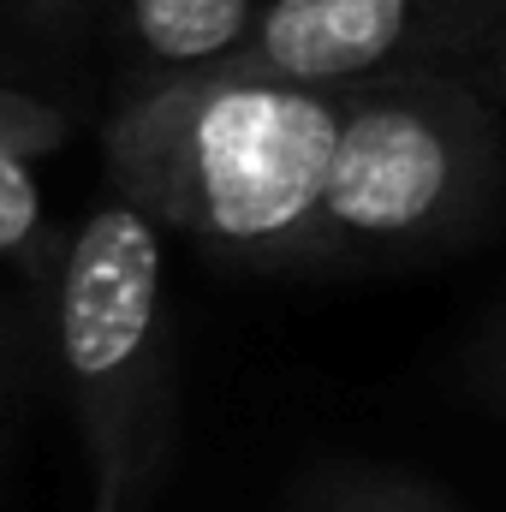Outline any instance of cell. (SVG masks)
Here are the masks:
<instances>
[{"mask_svg":"<svg viewBox=\"0 0 506 512\" xmlns=\"http://www.w3.org/2000/svg\"><path fill=\"white\" fill-rule=\"evenodd\" d=\"M340 90L239 66L137 84L102 126L108 197L251 274H316V209L340 137Z\"/></svg>","mask_w":506,"mask_h":512,"instance_id":"6da1fadb","label":"cell"},{"mask_svg":"<svg viewBox=\"0 0 506 512\" xmlns=\"http://www.w3.org/2000/svg\"><path fill=\"white\" fill-rule=\"evenodd\" d=\"M316 209V274H376L477 251L506 209V114L459 72L340 90Z\"/></svg>","mask_w":506,"mask_h":512,"instance_id":"7a4b0ae2","label":"cell"},{"mask_svg":"<svg viewBox=\"0 0 506 512\" xmlns=\"http://www.w3.org/2000/svg\"><path fill=\"white\" fill-rule=\"evenodd\" d=\"M286 512H465V507L441 483H429L423 471L334 453V459H316L286 489Z\"/></svg>","mask_w":506,"mask_h":512,"instance_id":"52a82bcc","label":"cell"},{"mask_svg":"<svg viewBox=\"0 0 506 512\" xmlns=\"http://www.w3.org/2000/svg\"><path fill=\"white\" fill-rule=\"evenodd\" d=\"M465 78H471L483 96H495V102L506 108V24H501V36H495V48H489V54H483Z\"/></svg>","mask_w":506,"mask_h":512,"instance_id":"30bf717a","label":"cell"},{"mask_svg":"<svg viewBox=\"0 0 506 512\" xmlns=\"http://www.w3.org/2000/svg\"><path fill=\"white\" fill-rule=\"evenodd\" d=\"M12 12H24V18H42V24H102V0H6Z\"/></svg>","mask_w":506,"mask_h":512,"instance_id":"9c48e42d","label":"cell"},{"mask_svg":"<svg viewBox=\"0 0 506 512\" xmlns=\"http://www.w3.org/2000/svg\"><path fill=\"white\" fill-rule=\"evenodd\" d=\"M0 399H6V334H0Z\"/></svg>","mask_w":506,"mask_h":512,"instance_id":"8fae6325","label":"cell"},{"mask_svg":"<svg viewBox=\"0 0 506 512\" xmlns=\"http://www.w3.org/2000/svg\"><path fill=\"white\" fill-rule=\"evenodd\" d=\"M48 346L102 512H143L173 459V316L161 227L102 197L48 262Z\"/></svg>","mask_w":506,"mask_h":512,"instance_id":"3957f363","label":"cell"},{"mask_svg":"<svg viewBox=\"0 0 506 512\" xmlns=\"http://www.w3.org/2000/svg\"><path fill=\"white\" fill-rule=\"evenodd\" d=\"M90 512H102V507H90Z\"/></svg>","mask_w":506,"mask_h":512,"instance_id":"7c38bea8","label":"cell"},{"mask_svg":"<svg viewBox=\"0 0 506 512\" xmlns=\"http://www.w3.org/2000/svg\"><path fill=\"white\" fill-rule=\"evenodd\" d=\"M262 0H102V24H114L137 84H167L191 72L227 66L251 36Z\"/></svg>","mask_w":506,"mask_h":512,"instance_id":"5b68a950","label":"cell"},{"mask_svg":"<svg viewBox=\"0 0 506 512\" xmlns=\"http://www.w3.org/2000/svg\"><path fill=\"white\" fill-rule=\"evenodd\" d=\"M506 24V0H262L227 60L304 90H352L387 72H471Z\"/></svg>","mask_w":506,"mask_h":512,"instance_id":"277c9868","label":"cell"},{"mask_svg":"<svg viewBox=\"0 0 506 512\" xmlns=\"http://www.w3.org/2000/svg\"><path fill=\"white\" fill-rule=\"evenodd\" d=\"M453 382L489 417H506V286L501 298L471 322V334H465V346L453 358Z\"/></svg>","mask_w":506,"mask_h":512,"instance_id":"ba28073f","label":"cell"},{"mask_svg":"<svg viewBox=\"0 0 506 512\" xmlns=\"http://www.w3.org/2000/svg\"><path fill=\"white\" fill-rule=\"evenodd\" d=\"M66 137H72V120L54 102L0 84V256L30 262L36 274H48V262L60 251V233L42 215L36 161L54 155Z\"/></svg>","mask_w":506,"mask_h":512,"instance_id":"8992f818","label":"cell"}]
</instances>
